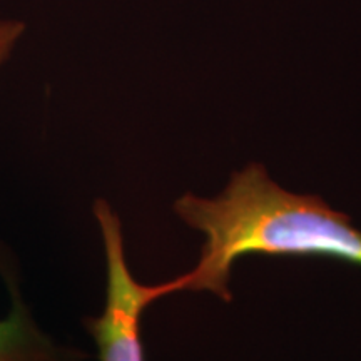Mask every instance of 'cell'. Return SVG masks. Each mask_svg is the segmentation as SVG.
<instances>
[{"instance_id": "3", "label": "cell", "mask_w": 361, "mask_h": 361, "mask_svg": "<svg viewBox=\"0 0 361 361\" xmlns=\"http://www.w3.org/2000/svg\"><path fill=\"white\" fill-rule=\"evenodd\" d=\"M82 353L66 350L40 331L20 300L0 319V361H78Z\"/></svg>"}, {"instance_id": "2", "label": "cell", "mask_w": 361, "mask_h": 361, "mask_svg": "<svg viewBox=\"0 0 361 361\" xmlns=\"http://www.w3.org/2000/svg\"><path fill=\"white\" fill-rule=\"evenodd\" d=\"M94 214L101 228L107 263L106 306L102 314L85 319L101 361H144L141 318L159 298L176 293L174 281L142 284L135 281L126 261L123 224L109 202L97 200Z\"/></svg>"}, {"instance_id": "4", "label": "cell", "mask_w": 361, "mask_h": 361, "mask_svg": "<svg viewBox=\"0 0 361 361\" xmlns=\"http://www.w3.org/2000/svg\"><path fill=\"white\" fill-rule=\"evenodd\" d=\"M25 32V22L12 19V17H0V69L12 57Z\"/></svg>"}, {"instance_id": "1", "label": "cell", "mask_w": 361, "mask_h": 361, "mask_svg": "<svg viewBox=\"0 0 361 361\" xmlns=\"http://www.w3.org/2000/svg\"><path fill=\"white\" fill-rule=\"evenodd\" d=\"M174 211L206 236L196 268L173 279L176 291H211L231 300L229 278L247 255L328 258L361 266V231L322 197L279 188L263 164L234 173L214 200L186 194Z\"/></svg>"}]
</instances>
